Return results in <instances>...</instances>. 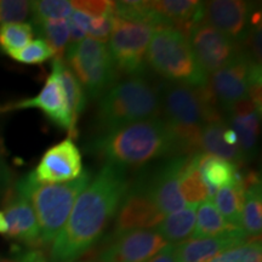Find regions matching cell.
I'll use <instances>...</instances> for the list:
<instances>
[{
  "instance_id": "4316f807",
  "label": "cell",
  "mask_w": 262,
  "mask_h": 262,
  "mask_svg": "<svg viewBox=\"0 0 262 262\" xmlns=\"http://www.w3.org/2000/svg\"><path fill=\"white\" fill-rule=\"evenodd\" d=\"M198 157L199 153L189 156L187 162L183 165L181 173H180V193H181L186 204L189 205H198L210 199L208 188H206L201 172H199Z\"/></svg>"
},
{
  "instance_id": "5bb4252c",
  "label": "cell",
  "mask_w": 262,
  "mask_h": 262,
  "mask_svg": "<svg viewBox=\"0 0 262 262\" xmlns=\"http://www.w3.org/2000/svg\"><path fill=\"white\" fill-rule=\"evenodd\" d=\"M83 170L80 149L68 137L50 147L32 172L40 183H64L79 178Z\"/></svg>"
},
{
  "instance_id": "7c38bea8",
  "label": "cell",
  "mask_w": 262,
  "mask_h": 262,
  "mask_svg": "<svg viewBox=\"0 0 262 262\" xmlns=\"http://www.w3.org/2000/svg\"><path fill=\"white\" fill-rule=\"evenodd\" d=\"M188 41L199 67L206 75L224 68L241 54L239 42L205 22L193 29Z\"/></svg>"
},
{
  "instance_id": "44dd1931",
  "label": "cell",
  "mask_w": 262,
  "mask_h": 262,
  "mask_svg": "<svg viewBox=\"0 0 262 262\" xmlns=\"http://www.w3.org/2000/svg\"><path fill=\"white\" fill-rule=\"evenodd\" d=\"M244 189L242 229L248 238L260 237L262 231V189L257 172L243 171Z\"/></svg>"
},
{
  "instance_id": "ab89813d",
  "label": "cell",
  "mask_w": 262,
  "mask_h": 262,
  "mask_svg": "<svg viewBox=\"0 0 262 262\" xmlns=\"http://www.w3.org/2000/svg\"><path fill=\"white\" fill-rule=\"evenodd\" d=\"M224 141L226 143H227L228 146H232V147H237L238 146L237 134H235L234 130H232L229 126L226 127L225 131H224Z\"/></svg>"
},
{
  "instance_id": "52a82bcc",
  "label": "cell",
  "mask_w": 262,
  "mask_h": 262,
  "mask_svg": "<svg viewBox=\"0 0 262 262\" xmlns=\"http://www.w3.org/2000/svg\"><path fill=\"white\" fill-rule=\"evenodd\" d=\"M67 66L90 98H100L112 88L118 73L107 45L90 37L68 44Z\"/></svg>"
},
{
  "instance_id": "6da1fadb",
  "label": "cell",
  "mask_w": 262,
  "mask_h": 262,
  "mask_svg": "<svg viewBox=\"0 0 262 262\" xmlns=\"http://www.w3.org/2000/svg\"><path fill=\"white\" fill-rule=\"evenodd\" d=\"M129 185L126 169L104 164L78 195L70 217L52 242L50 262H74L91 250L116 217Z\"/></svg>"
},
{
  "instance_id": "8d00e7d4",
  "label": "cell",
  "mask_w": 262,
  "mask_h": 262,
  "mask_svg": "<svg viewBox=\"0 0 262 262\" xmlns=\"http://www.w3.org/2000/svg\"><path fill=\"white\" fill-rule=\"evenodd\" d=\"M12 175L11 169H10L8 162H6L4 147H3L2 139H0V196H4L12 189Z\"/></svg>"
},
{
  "instance_id": "3957f363",
  "label": "cell",
  "mask_w": 262,
  "mask_h": 262,
  "mask_svg": "<svg viewBox=\"0 0 262 262\" xmlns=\"http://www.w3.org/2000/svg\"><path fill=\"white\" fill-rule=\"evenodd\" d=\"M88 152L124 169H140L150 162L173 157L170 131L160 117L140 120L97 135Z\"/></svg>"
},
{
  "instance_id": "836d02e7",
  "label": "cell",
  "mask_w": 262,
  "mask_h": 262,
  "mask_svg": "<svg viewBox=\"0 0 262 262\" xmlns=\"http://www.w3.org/2000/svg\"><path fill=\"white\" fill-rule=\"evenodd\" d=\"M31 2L26 0H0V26L22 24L31 17Z\"/></svg>"
},
{
  "instance_id": "4fadbf2b",
  "label": "cell",
  "mask_w": 262,
  "mask_h": 262,
  "mask_svg": "<svg viewBox=\"0 0 262 262\" xmlns=\"http://www.w3.org/2000/svg\"><path fill=\"white\" fill-rule=\"evenodd\" d=\"M254 66V62L249 60L241 50V54L231 63L211 73L206 79V88L224 112L225 118L227 111L235 102L248 97L250 74Z\"/></svg>"
},
{
  "instance_id": "5b68a950",
  "label": "cell",
  "mask_w": 262,
  "mask_h": 262,
  "mask_svg": "<svg viewBox=\"0 0 262 262\" xmlns=\"http://www.w3.org/2000/svg\"><path fill=\"white\" fill-rule=\"evenodd\" d=\"M93 175L83 170L80 176L64 183H40L33 172L19 179L15 189L31 202L37 216L41 245L50 244L67 222L78 195L89 185Z\"/></svg>"
},
{
  "instance_id": "9a60e30c",
  "label": "cell",
  "mask_w": 262,
  "mask_h": 262,
  "mask_svg": "<svg viewBox=\"0 0 262 262\" xmlns=\"http://www.w3.org/2000/svg\"><path fill=\"white\" fill-rule=\"evenodd\" d=\"M203 22L239 42L250 28L256 5L243 0H211L203 2Z\"/></svg>"
},
{
  "instance_id": "74e56055",
  "label": "cell",
  "mask_w": 262,
  "mask_h": 262,
  "mask_svg": "<svg viewBox=\"0 0 262 262\" xmlns=\"http://www.w3.org/2000/svg\"><path fill=\"white\" fill-rule=\"evenodd\" d=\"M0 262H47V257L40 249H29L11 256L0 257Z\"/></svg>"
},
{
  "instance_id": "f1b7e54d",
  "label": "cell",
  "mask_w": 262,
  "mask_h": 262,
  "mask_svg": "<svg viewBox=\"0 0 262 262\" xmlns=\"http://www.w3.org/2000/svg\"><path fill=\"white\" fill-rule=\"evenodd\" d=\"M34 32L40 35L42 40L48 42V45L54 51V58L63 60L66 48L70 42V24L68 18L51 19V21H42L34 24Z\"/></svg>"
},
{
  "instance_id": "f35d334b",
  "label": "cell",
  "mask_w": 262,
  "mask_h": 262,
  "mask_svg": "<svg viewBox=\"0 0 262 262\" xmlns=\"http://www.w3.org/2000/svg\"><path fill=\"white\" fill-rule=\"evenodd\" d=\"M173 251H175V244H166L158 254L146 262H175Z\"/></svg>"
},
{
  "instance_id": "1f68e13d",
  "label": "cell",
  "mask_w": 262,
  "mask_h": 262,
  "mask_svg": "<svg viewBox=\"0 0 262 262\" xmlns=\"http://www.w3.org/2000/svg\"><path fill=\"white\" fill-rule=\"evenodd\" d=\"M262 248L260 237L250 238L244 244L238 245L216 255L208 262H261Z\"/></svg>"
},
{
  "instance_id": "ffe728a7",
  "label": "cell",
  "mask_w": 262,
  "mask_h": 262,
  "mask_svg": "<svg viewBox=\"0 0 262 262\" xmlns=\"http://www.w3.org/2000/svg\"><path fill=\"white\" fill-rule=\"evenodd\" d=\"M198 169L210 199L217 192V188L238 185L243 181V170L238 169L233 163L206 153H199Z\"/></svg>"
},
{
  "instance_id": "d6a6232c",
  "label": "cell",
  "mask_w": 262,
  "mask_h": 262,
  "mask_svg": "<svg viewBox=\"0 0 262 262\" xmlns=\"http://www.w3.org/2000/svg\"><path fill=\"white\" fill-rule=\"evenodd\" d=\"M54 51L49 47L48 42L42 40L41 38L32 40L27 47L22 50L15 52L10 57L14 58L15 61L21 62L25 64H40L54 57Z\"/></svg>"
},
{
  "instance_id": "8fae6325",
  "label": "cell",
  "mask_w": 262,
  "mask_h": 262,
  "mask_svg": "<svg viewBox=\"0 0 262 262\" xmlns=\"http://www.w3.org/2000/svg\"><path fill=\"white\" fill-rule=\"evenodd\" d=\"M156 229H136L110 235L97 255V262H146L165 247Z\"/></svg>"
},
{
  "instance_id": "d4e9b609",
  "label": "cell",
  "mask_w": 262,
  "mask_h": 262,
  "mask_svg": "<svg viewBox=\"0 0 262 262\" xmlns=\"http://www.w3.org/2000/svg\"><path fill=\"white\" fill-rule=\"evenodd\" d=\"M196 205H187L181 210L166 215L155 228L169 244H179L191 237L195 225Z\"/></svg>"
},
{
  "instance_id": "7a4b0ae2",
  "label": "cell",
  "mask_w": 262,
  "mask_h": 262,
  "mask_svg": "<svg viewBox=\"0 0 262 262\" xmlns=\"http://www.w3.org/2000/svg\"><path fill=\"white\" fill-rule=\"evenodd\" d=\"M160 118L172 140L173 157L201 153L199 143L205 124L226 120L206 85L189 86L164 81L159 84Z\"/></svg>"
},
{
  "instance_id": "d590c367",
  "label": "cell",
  "mask_w": 262,
  "mask_h": 262,
  "mask_svg": "<svg viewBox=\"0 0 262 262\" xmlns=\"http://www.w3.org/2000/svg\"><path fill=\"white\" fill-rule=\"evenodd\" d=\"M112 28L113 14L97 16V17L91 18L86 34H89L90 38L96 39L98 41L106 42L108 40V38H110Z\"/></svg>"
},
{
  "instance_id": "4dcf8cb0",
  "label": "cell",
  "mask_w": 262,
  "mask_h": 262,
  "mask_svg": "<svg viewBox=\"0 0 262 262\" xmlns=\"http://www.w3.org/2000/svg\"><path fill=\"white\" fill-rule=\"evenodd\" d=\"M31 9L34 24L68 18L73 12V8L68 0H37L31 2Z\"/></svg>"
},
{
  "instance_id": "603a6c76",
  "label": "cell",
  "mask_w": 262,
  "mask_h": 262,
  "mask_svg": "<svg viewBox=\"0 0 262 262\" xmlns=\"http://www.w3.org/2000/svg\"><path fill=\"white\" fill-rule=\"evenodd\" d=\"M227 126L228 124L226 123V120H217V122L205 124L202 131L199 149H201V153L219 157V158L233 163L235 166H238V169H241L247 165L248 162L238 146H228L224 141V131Z\"/></svg>"
},
{
  "instance_id": "484cf974",
  "label": "cell",
  "mask_w": 262,
  "mask_h": 262,
  "mask_svg": "<svg viewBox=\"0 0 262 262\" xmlns=\"http://www.w3.org/2000/svg\"><path fill=\"white\" fill-rule=\"evenodd\" d=\"M261 113L257 111L244 116H227L226 123L238 136V146L249 162L256 156L257 135L260 133Z\"/></svg>"
},
{
  "instance_id": "7402d4cb",
  "label": "cell",
  "mask_w": 262,
  "mask_h": 262,
  "mask_svg": "<svg viewBox=\"0 0 262 262\" xmlns=\"http://www.w3.org/2000/svg\"><path fill=\"white\" fill-rule=\"evenodd\" d=\"M51 67L52 71L57 74L62 89L64 91L71 119V129L68 134H70V139L74 140L75 137H78V122L86 106V94L63 60L54 58L51 62Z\"/></svg>"
},
{
  "instance_id": "60d3db41",
  "label": "cell",
  "mask_w": 262,
  "mask_h": 262,
  "mask_svg": "<svg viewBox=\"0 0 262 262\" xmlns=\"http://www.w3.org/2000/svg\"><path fill=\"white\" fill-rule=\"evenodd\" d=\"M6 231H8V224H6L4 214L0 211V234H6Z\"/></svg>"
},
{
  "instance_id": "ba28073f",
  "label": "cell",
  "mask_w": 262,
  "mask_h": 262,
  "mask_svg": "<svg viewBox=\"0 0 262 262\" xmlns=\"http://www.w3.org/2000/svg\"><path fill=\"white\" fill-rule=\"evenodd\" d=\"M155 31L150 26L125 21L113 15V28L107 48L118 75H146L148 68L146 55Z\"/></svg>"
},
{
  "instance_id": "e575fe53",
  "label": "cell",
  "mask_w": 262,
  "mask_h": 262,
  "mask_svg": "<svg viewBox=\"0 0 262 262\" xmlns=\"http://www.w3.org/2000/svg\"><path fill=\"white\" fill-rule=\"evenodd\" d=\"M72 8L77 11L97 17L107 14H113L114 2L110 0H74L71 2Z\"/></svg>"
},
{
  "instance_id": "277c9868",
  "label": "cell",
  "mask_w": 262,
  "mask_h": 262,
  "mask_svg": "<svg viewBox=\"0 0 262 262\" xmlns=\"http://www.w3.org/2000/svg\"><path fill=\"white\" fill-rule=\"evenodd\" d=\"M157 117H160L159 84L146 75H135L116 83L100 97L94 123L101 135Z\"/></svg>"
},
{
  "instance_id": "2e32d148",
  "label": "cell",
  "mask_w": 262,
  "mask_h": 262,
  "mask_svg": "<svg viewBox=\"0 0 262 262\" xmlns=\"http://www.w3.org/2000/svg\"><path fill=\"white\" fill-rule=\"evenodd\" d=\"M27 108H38L52 124L61 129L70 131L71 119L70 113H68L67 100H66L60 79L54 71L47 78L44 86L37 96L0 104V116L5 113L16 112V111L27 110Z\"/></svg>"
},
{
  "instance_id": "e0dca14e",
  "label": "cell",
  "mask_w": 262,
  "mask_h": 262,
  "mask_svg": "<svg viewBox=\"0 0 262 262\" xmlns=\"http://www.w3.org/2000/svg\"><path fill=\"white\" fill-rule=\"evenodd\" d=\"M4 217L8 224L6 235L11 241L31 249L41 247L40 231L31 202L24 194L11 189L4 196Z\"/></svg>"
},
{
  "instance_id": "d6986e66",
  "label": "cell",
  "mask_w": 262,
  "mask_h": 262,
  "mask_svg": "<svg viewBox=\"0 0 262 262\" xmlns=\"http://www.w3.org/2000/svg\"><path fill=\"white\" fill-rule=\"evenodd\" d=\"M249 239L245 235H224L214 238L189 239L175 244V262H208L216 255L244 244Z\"/></svg>"
},
{
  "instance_id": "cb8c5ba5",
  "label": "cell",
  "mask_w": 262,
  "mask_h": 262,
  "mask_svg": "<svg viewBox=\"0 0 262 262\" xmlns=\"http://www.w3.org/2000/svg\"><path fill=\"white\" fill-rule=\"evenodd\" d=\"M224 235H245V233L242 228L235 227L225 220L211 199L201 203L195 212V225L192 233L193 239L224 237Z\"/></svg>"
},
{
  "instance_id": "f546056e",
  "label": "cell",
  "mask_w": 262,
  "mask_h": 262,
  "mask_svg": "<svg viewBox=\"0 0 262 262\" xmlns=\"http://www.w3.org/2000/svg\"><path fill=\"white\" fill-rule=\"evenodd\" d=\"M34 33L33 26L26 22L0 26V50L11 56L27 47L33 40Z\"/></svg>"
},
{
  "instance_id": "ac0fdd59",
  "label": "cell",
  "mask_w": 262,
  "mask_h": 262,
  "mask_svg": "<svg viewBox=\"0 0 262 262\" xmlns=\"http://www.w3.org/2000/svg\"><path fill=\"white\" fill-rule=\"evenodd\" d=\"M149 4L163 28L175 29L187 39L204 17L203 2L196 0H156Z\"/></svg>"
},
{
  "instance_id": "9c48e42d",
  "label": "cell",
  "mask_w": 262,
  "mask_h": 262,
  "mask_svg": "<svg viewBox=\"0 0 262 262\" xmlns=\"http://www.w3.org/2000/svg\"><path fill=\"white\" fill-rule=\"evenodd\" d=\"M189 156L165 158L156 168L143 171L139 176L146 191L152 196L164 215L181 210L186 202L180 193V173Z\"/></svg>"
},
{
  "instance_id": "83f0119b",
  "label": "cell",
  "mask_w": 262,
  "mask_h": 262,
  "mask_svg": "<svg viewBox=\"0 0 262 262\" xmlns=\"http://www.w3.org/2000/svg\"><path fill=\"white\" fill-rule=\"evenodd\" d=\"M244 189L242 183L221 188L214 195L215 206L225 220L235 227L242 228V209H243Z\"/></svg>"
},
{
  "instance_id": "30bf717a",
  "label": "cell",
  "mask_w": 262,
  "mask_h": 262,
  "mask_svg": "<svg viewBox=\"0 0 262 262\" xmlns=\"http://www.w3.org/2000/svg\"><path fill=\"white\" fill-rule=\"evenodd\" d=\"M165 215L160 211L145 186L137 178L123 196L116 215L113 232L110 235H118L136 229H153L164 220Z\"/></svg>"
},
{
  "instance_id": "8992f818",
  "label": "cell",
  "mask_w": 262,
  "mask_h": 262,
  "mask_svg": "<svg viewBox=\"0 0 262 262\" xmlns=\"http://www.w3.org/2000/svg\"><path fill=\"white\" fill-rule=\"evenodd\" d=\"M147 67L165 81L203 86L208 75L202 71L188 39L172 28L156 29L146 55Z\"/></svg>"
}]
</instances>
